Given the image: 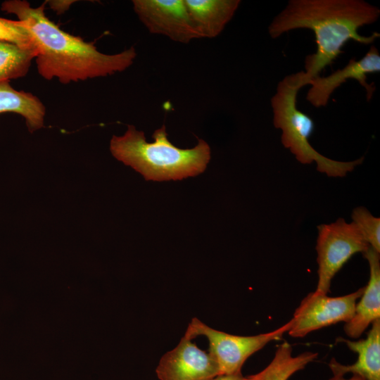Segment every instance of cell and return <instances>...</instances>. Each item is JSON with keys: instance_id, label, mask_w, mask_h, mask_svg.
Masks as SVG:
<instances>
[{"instance_id": "1", "label": "cell", "mask_w": 380, "mask_h": 380, "mask_svg": "<svg viewBox=\"0 0 380 380\" xmlns=\"http://www.w3.org/2000/svg\"><path fill=\"white\" fill-rule=\"evenodd\" d=\"M380 9L362 0H290L268 27L271 38L296 29L311 30L317 49L304 61L303 85L318 76L343 53L349 41L372 44L379 32L364 36L358 33L362 26L376 22Z\"/></svg>"}, {"instance_id": "2", "label": "cell", "mask_w": 380, "mask_h": 380, "mask_svg": "<svg viewBox=\"0 0 380 380\" xmlns=\"http://www.w3.org/2000/svg\"><path fill=\"white\" fill-rule=\"evenodd\" d=\"M45 5L34 8L20 0L1 4L2 11L26 23L34 42L37 67L42 77L57 78L67 84L111 75L132 65L137 56L134 47L115 54L103 53L94 43L70 34L51 22L45 15Z\"/></svg>"}, {"instance_id": "3", "label": "cell", "mask_w": 380, "mask_h": 380, "mask_svg": "<svg viewBox=\"0 0 380 380\" xmlns=\"http://www.w3.org/2000/svg\"><path fill=\"white\" fill-rule=\"evenodd\" d=\"M154 141H146L144 132L128 125L121 137L113 136L112 155L141 174L146 180H182L205 171L210 160V148L201 139L192 148H179L167 138L163 125L153 134Z\"/></svg>"}, {"instance_id": "4", "label": "cell", "mask_w": 380, "mask_h": 380, "mask_svg": "<svg viewBox=\"0 0 380 380\" xmlns=\"http://www.w3.org/2000/svg\"><path fill=\"white\" fill-rule=\"evenodd\" d=\"M303 71L285 76L277 84L270 99L273 125L281 130L282 145L289 149L302 164L316 163L317 170L329 177H343L360 165L364 157L353 161H337L324 156L310 144L315 123L312 119L297 108L298 91L303 87Z\"/></svg>"}, {"instance_id": "5", "label": "cell", "mask_w": 380, "mask_h": 380, "mask_svg": "<svg viewBox=\"0 0 380 380\" xmlns=\"http://www.w3.org/2000/svg\"><path fill=\"white\" fill-rule=\"evenodd\" d=\"M291 320L273 331L254 336H238L211 328L198 318L191 319L184 336L193 339L205 336L209 343L208 353L217 365L220 374L241 372L249 357L269 343L279 340L288 332Z\"/></svg>"}, {"instance_id": "6", "label": "cell", "mask_w": 380, "mask_h": 380, "mask_svg": "<svg viewBox=\"0 0 380 380\" xmlns=\"http://www.w3.org/2000/svg\"><path fill=\"white\" fill-rule=\"evenodd\" d=\"M318 281L315 291L328 294L331 281L337 272L357 253H364L370 247L357 227L338 218L330 224L317 227Z\"/></svg>"}, {"instance_id": "7", "label": "cell", "mask_w": 380, "mask_h": 380, "mask_svg": "<svg viewBox=\"0 0 380 380\" xmlns=\"http://www.w3.org/2000/svg\"><path fill=\"white\" fill-rule=\"evenodd\" d=\"M365 286L337 297H331L317 291L309 293L295 310L289 334L302 338L309 333L330 325L349 322L355 312L357 300Z\"/></svg>"}, {"instance_id": "8", "label": "cell", "mask_w": 380, "mask_h": 380, "mask_svg": "<svg viewBox=\"0 0 380 380\" xmlns=\"http://www.w3.org/2000/svg\"><path fill=\"white\" fill-rule=\"evenodd\" d=\"M133 9L150 33L186 44L201 38L184 0H134Z\"/></svg>"}, {"instance_id": "9", "label": "cell", "mask_w": 380, "mask_h": 380, "mask_svg": "<svg viewBox=\"0 0 380 380\" xmlns=\"http://www.w3.org/2000/svg\"><path fill=\"white\" fill-rule=\"evenodd\" d=\"M380 71V54L372 45L361 58H352L341 69L326 77L320 75L310 80L311 87L306 94V100L314 107L326 106L334 91L348 80H355L365 89L367 100L372 99L376 89L374 84L367 82V75Z\"/></svg>"}, {"instance_id": "10", "label": "cell", "mask_w": 380, "mask_h": 380, "mask_svg": "<svg viewBox=\"0 0 380 380\" xmlns=\"http://www.w3.org/2000/svg\"><path fill=\"white\" fill-rule=\"evenodd\" d=\"M156 373L160 380H213L220 374L210 355L185 336L162 356Z\"/></svg>"}, {"instance_id": "11", "label": "cell", "mask_w": 380, "mask_h": 380, "mask_svg": "<svg viewBox=\"0 0 380 380\" xmlns=\"http://www.w3.org/2000/svg\"><path fill=\"white\" fill-rule=\"evenodd\" d=\"M340 343L357 353L355 363L349 365H342L331 358L329 367L333 375L345 376L351 373L361 376L365 380H380V319L372 324V328L366 338L357 341L337 338Z\"/></svg>"}, {"instance_id": "12", "label": "cell", "mask_w": 380, "mask_h": 380, "mask_svg": "<svg viewBox=\"0 0 380 380\" xmlns=\"http://www.w3.org/2000/svg\"><path fill=\"white\" fill-rule=\"evenodd\" d=\"M369 265V279L352 319L345 323L346 334L359 338L374 321L380 319V255L371 247L363 253Z\"/></svg>"}, {"instance_id": "13", "label": "cell", "mask_w": 380, "mask_h": 380, "mask_svg": "<svg viewBox=\"0 0 380 380\" xmlns=\"http://www.w3.org/2000/svg\"><path fill=\"white\" fill-rule=\"evenodd\" d=\"M185 5L201 38L220 35L232 20L240 0H184Z\"/></svg>"}, {"instance_id": "14", "label": "cell", "mask_w": 380, "mask_h": 380, "mask_svg": "<svg viewBox=\"0 0 380 380\" xmlns=\"http://www.w3.org/2000/svg\"><path fill=\"white\" fill-rule=\"evenodd\" d=\"M8 82H0V113L20 114L31 132L42 127L45 115L43 103L31 93L14 89Z\"/></svg>"}, {"instance_id": "15", "label": "cell", "mask_w": 380, "mask_h": 380, "mask_svg": "<svg viewBox=\"0 0 380 380\" xmlns=\"http://www.w3.org/2000/svg\"><path fill=\"white\" fill-rule=\"evenodd\" d=\"M291 345L286 341L279 345L274 355L262 370L247 376L248 380H288L293 374L313 362L317 353L306 351L296 356L292 355Z\"/></svg>"}, {"instance_id": "16", "label": "cell", "mask_w": 380, "mask_h": 380, "mask_svg": "<svg viewBox=\"0 0 380 380\" xmlns=\"http://www.w3.org/2000/svg\"><path fill=\"white\" fill-rule=\"evenodd\" d=\"M36 55V49L0 42V82L24 77Z\"/></svg>"}, {"instance_id": "17", "label": "cell", "mask_w": 380, "mask_h": 380, "mask_svg": "<svg viewBox=\"0 0 380 380\" xmlns=\"http://www.w3.org/2000/svg\"><path fill=\"white\" fill-rule=\"evenodd\" d=\"M351 216L369 246L380 253V218L373 216L362 206L355 208Z\"/></svg>"}, {"instance_id": "18", "label": "cell", "mask_w": 380, "mask_h": 380, "mask_svg": "<svg viewBox=\"0 0 380 380\" xmlns=\"http://www.w3.org/2000/svg\"><path fill=\"white\" fill-rule=\"evenodd\" d=\"M0 42L13 43L24 49H36L26 23L19 20L0 18Z\"/></svg>"}, {"instance_id": "19", "label": "cell", "mask_w": 380, "mask_h": 380, "mask_svg": "<svg viewBox=\"0 0 380 380\" xmlns=\"http://www.w3.org/2000/svg\"><path fill=\"white\" fill-rule=\"evenodd\" d=\"M72 2L71 1H49V4L58 13H61L69 8Z\"/></svg>"}, {"instance_id": "20", "label": "cell", "mask_w": 380, "mask_h": 380, "mask_svg": "<svg viewBox=\"0 0 380 380\" xmlns=\"http://www.w3.org/2000/svg\"><path fill=\"white\" fill-rule=\"evenodd\" d=\"M213 380H248L241 372L219 374Z\"/></svg>"}, {"instance_id": "21", "label": "cell", "mask_w": 380, "mask_h": 380, "mask_svg": "<svg viewBox=\"0 0 380 380\" xmlns=\"http://www.w3.org/2000/svg\"><path fill=\"white\" fill-rule=\"evenodd\" d=\"M329 380H365L360 376L353 374L350 378H346L344 376L333 375Z\"/></svg>"}]
</instances>
